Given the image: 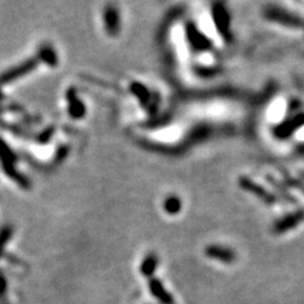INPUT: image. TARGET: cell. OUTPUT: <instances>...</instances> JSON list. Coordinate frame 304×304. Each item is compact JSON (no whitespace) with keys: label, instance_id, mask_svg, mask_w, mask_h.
Returning <instances> with one entry per match:
<instances>
[{"label":"cell","instance_id":"obj_5","mask_svg":"<svg viewBox=\"0 0 304 304\" xmlns=\"http://www.w3.org/2000/svg\"><path fill=\"white\" fill-rule=\"evenodd\" d=\"M150 289H151L152 294H154L157 299L161 300L162 303L170 304L172 302V299H171V297H170L169 293L165 290V288L162 287V285L160 284V282H157V280H151Z\"/></svg>","mask_w":304,"mask_h":304},{"label":"cell","instance_id":"obj_3","mask_svg":"<svg viewBox=\"0 0 304 304\" xmlns=\"http://www.w3.org/2000/svg\"><path fill=\"white\" fill-rule=\"evenodd\" d=\"M304 219V212H298V213L292 214L289 217H285L283 218L279 223L276 224V231L277 232H283V231L290 230V228L297 226L299 222H302Z\"/></svg>","mask_w":304,"mask_h":304},{"label":"cell","instance_id":"obj_7","mask_svg":"<svg viewBox=\"0 0 304 304\" xmlns=\"http://www.w3.org/2000/svg\"><path fill=\"white\" fill-rule=\"evenodd\" d=\"M166 208L169 209L170 212H178L180 209V201L179 199L176 198H170L169 200L166 201Z\"/></svg>","mask_w":304,"mask_h":304},{"label":"cell","instance_id":"obj_2","mask_svg":"<svg viewBox=\"0 0 304 304\" xmlns=\"http://www.w3.org/2000/svg\"><path fill=\"white\" fill-rule=\"evenodd\" d=\"M266 17L269 19L275 20V22H279L282 24L290 26V27H297V26H300V20L298 19L295 15L290 14V13L284 12L283 9H277V8H271L266 12Z\"/></svg>","mask_w":304,"mask_h":304},{"label":"cell","instance_id":"obj_6","mask_svg":"<svg viewBox=\"0 0 304 304\" xmlns=\"http://www.w3.org/2000/svg\"><path fill=\"white\" fill-rule=\"evenodd\" d=\"M156 259L152 256V258H148L147 260L145 261V264L142 265V272L145 275H151L152 272L155 271V269H156Z\"/></svg>","mask_w":304,"mask_h":304},{"label":"cell","instance_id":"obj_8","mask_svg":"<svg viewBox=\"0 0 304 304\" xmlns=\"http://www.w3.org/2000/svg\"><path fill=\"white\" fill-rule=\"evenodd\" d=\"M217 19H222V17H217ZM223 20H227V14H226V13H224V14H223ZM221 22H222V20H221Z\"/></svg>","mask_w":304,"mask_h":304},{"label":"cell","instance_id":"obj_1","mask_svg":"<svg viewBox=\"0 0 304 304\" xmlns=\"http://www.w3.org/2000/svg\"><path fill=\"white\" fill-rule=\"evenodd\" d=\"M206 255L208 256L209 259H214V260H218L221 261V263L226 264H231L236 260V255L232 250L218 245L208 246V247L206 248Z\"/></svg>","mask_w":304,"mask_h":304},{"label":"cell","instance_id":"obj_4","mask_svg":"<svg viewBox=\"0 0 304 304\" xmlns=\"http://www.w3.org/2000/svg\"><path fill=\"white\" fill-rule=\"evenodd\" d=\"M240 185L242 189H246L248 191H254V193L256 194V195L259 196V198L261 199H265V200H272L271 196L267 194V191L265 189H263L261 187H259V185H256L255 183L250 182V180L247 179V178H241L240 179Z\"/></svg>","mask_w":304,"mask_h":304}]
</instances>
